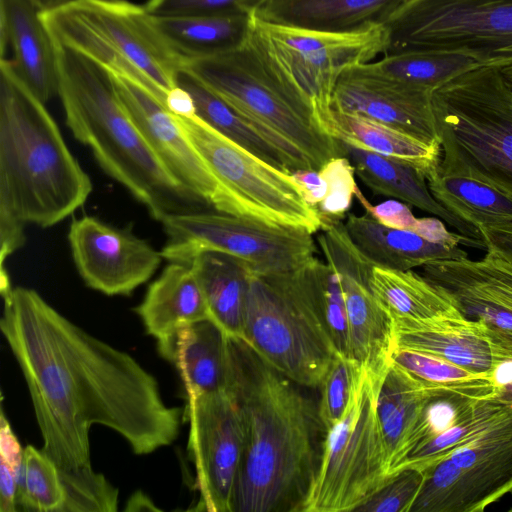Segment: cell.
Returning <instances> with one entry per match:
<instances>
[{
  "label": "cell",
  "instance_id": "obj_1",
  "mask_svg": "<svg viewBox=\"0 0 512 512\" xmlns=\"http://www.w3.org/2000/svg\"><path fill=\"white\" fill-rule=\"evenodd\" d=\"M1 331L26 380L43 439L59 471L91 467L89 432L108 427L144 455L179 433L155 377L132 356L61 315L35 290L1 292Z\"/></svg>",
  "mask_w": 512,
  "mask_h": 512
},
{
  "label": "cell",
  "instance_id": "obj_2",
  "mask_svg": "<svg viewBox=\"0 0 512 512\" xmlns=\"http://www.w3.org/2000/svg\"><path fill=\"white\" fill-rule=\"evenodd\" d=\"M225 389L244 436L232 512H303L328 433L310 388L227 336Z\"/></svg>",
  "mask_w": 512,
  "mask_h": 512
},
{
  "label": "cell",
  "instance_id": "obj_3",
  "mask_svg": "<svg viewBox=\"0 0 512 512\" xmlns=\"http://www.w3.org/2000/svg\"><path fill=\"white\" fill-rule=\"evenodd\" d=\"M92 182L53 117L23 83L9 58L0 61L1 264L25 243L27 224L53 226L80 208Z\"/></svg>",
  "mask_w": 512,
  "mask_h": 512
},
{
  "label": "cell",
  "instance_id": "obj_4",
  "mask_svg": "<svg viewBox=\"0 0 512 512\" xmlns=\"http://www.w3.org/2000/svg\"><path fill=\"white\" fill-rule=\"evenodd\" d=\"M54 45L66 125L105 173L159 222L171 214L208 208L160 161L120 100L110 72L77 51L56 41Z\"/></svg>",
  "mask_w": 512,
  "mask_h": 512
},
{
  "label": "cell",
  "instance_id": "obj_5",
  "mask_svg": "<svg viewBox=\"0 0 512 512\" xmlns=\"http://www.w3.org/2000/svg\"><path fill=\"white\" fill-rule=\"evenodd\" d=\"M182 70L234 111L297 147L314 170L342 156L313 103L276 68L252 25L239 44L188 60Z\"/></svg>",
  "mask_w": 512,
  "mask_h": 512
},
{
  "label": "cell",
  "instance_id": "obj_6",
  "mask_svg": "<svg viewBox=\"0 0 512 512\" xmlns=\"http://www.w3.org/2000/svg\"><path fill=\"white\" fill-rule=\"evenodd\" d=\"M441 149L438 173L485 182L512 198V85L479 66L432 92Z\"/></svg>",
  "mask_w": 512,
  "mask_h": 512
},
{
  "label": "cell",
  "instance_id": "obj_7",
  "mask_svg": "<svg viewBox=\"0 0 512 512\" xmlns=\"http://www.w3.org/2000/svg\"><path fill=\"white\" fill-rule=\"evenodd\" d=\"M41 17L54 41L137 83L166 107L184 60L165 41L144 5L78 0Z\"/></svg>",
  "mask_w": 512,
  "mask_h": 512
},
{
  "label": "cell",
  "instance_id": "obj_8",
  "mask_svg": "<svg viewBox=\"0 0 512 512\" xmlns=\"http://www.w3.org/2000/svg\"><path fill=\"white\" fill-rule=\"evenodd\" d=\"M309 263L286 273H250L245 342L293 381L319 389L339 353Z\"/></svg>",
  "mask_w": 512,
  "mask_h": 512
},
{
  "label": "cell",
  "instance_id": "obj_9",
  "mask_svg": "<svg viewBox=\"0 0 512 512\" xmlns=\"http://www.w3.org/2000/svg\"><path fill=\"white\" fill-rule=\"evenodd\" d=\"M383 23L384 54L453 53L480 66H512V0H406Z\"/></svg>",
  "mask_w": 512,
  "mask_h": 512
},
{
  "label": "cell",
  "instance_id": "obj_10",
  "mask_svg": "<svg viewBox=\"0 0 512 512\" xmlns=\"http://www.w3.org/2000/svg\"><path fill=\"white\" fill-rule=\"evenodd\" d=\"M167 241L161 249L169 262L191 263L201 253L222 252L243 261L252 274L297 270L316 257L312 233L221 211L199 210L166 216Z\"/></svg>",
  "mask_w": 512,
  "mask_h": 512
},
{
  "label": "cell",
  "instance_id": "obj_11",
  "mask_svg": "<svg viewBox=\"0 0 512 512\" xmlns=\"http://www.w3.org/2000/svg\"><path fill=\"white\" fill-rule=\"evenodd\" d=\"M381 381L363 367L345 417L327 433L303 512L354 511L387 480L388 462L377 414Z\"/></svg>",
  "mask_w": 512,
  "mask_h": 512
},
{
  "label": "cell",
  "instance_id": "obj_12",
  "mask_svg": "<svg viewBox=\"0 0 512 512\" xmlns=\"http://www.w3.org/2000/svg\"><path fill=\"white\" fill-rule=\"evenodd\" d=\"M175 116L220 183L229 214L302 228L312 234L321 230L317 210L304 201L290 174L251 154L199 117Z\"/></svg>",
  "mask_w": 512,
  "mask_h": 512
},
{
  "label": "cell",
  "instance_id": "obj_13",
  "mask_svg": "<svg viewBox=\"0 0 512 512\" xmlns=\"http://www.w3.org/2000/svg\"><path fill=\"white\" fill-rule=\"evenodd\" d=\"M251 25L276 68L313 103L324 129L341 74L387 48L384 23L332 32L269 23L251 13Z\"/></svg>",
  "mask_w": 512,
  "mask_h": 512
},
{
  "label": "cell",
  "instance_id": "obj_14",
  "mask_svg": "<svg viewBox=\"0 0 512 512\" xmlns=\"http://www.w3.org/2000/svg\"><path fill=\"white\" fill-rule=\"evenodd\" d=\"M424 473L409 512H482L512 493V410Z\"/></svg>",
  "mask_w": 512,
  "mask_h": 512
},
{
  "label": "cell",
  "instance_id": "obj_15",
  "mask_svg": "<svg viewBox=\"0 0 512 512\" xmlns=\"http://www.w3.org/2000/svg\"><path fill=\"white\" fill-rule=\"evenodd\" d=\"M320 231L318 245L337 270L343 288L351 358L383 379L396 345L393 320L370 287L374 265L354 245L342 220L324 221Z\"/></svg>",
  "mask_w": 512,
  "mask_h": 512
},
{
  "label": "cell",
  "instance_id": "obj_16",
  "mask_svg": "<svg viewBox=\"0 0 512 512\" xmlns=\"http://www.w3.org/2000/svg\"><path fill=\"white\" fill-rule=\"evenodd\" d=\"M188 448L196 470L200 510L232 512L244 436L226 389L187 398Z\"/></svg>",
  "mask_w": 512,
  "mask_h": 512
},
{
  "label": "cell",
  "instance_id": "obj_17",
  "mask_svg": "<svg viewBox=\"0 0 512 512\" xmlns=\"http://www.w3.org/2000/svg\"><path fill=\"white\" fill-rule=\"evenodd\" d=\"M68 241L85 284L110 296L129 295L151 278L163 259L130 230L87 215L71 222Z\"/></svg>",
  "mask_w": 512,
  "mask_h": 512
},
{
  "label": "cell",
  "instance_id": "obj_18",
  "mask_svg": "<svg viewBox=\"0 0 512 512\" xmlns=\"http://www.w3.org/2000/svg\"><path fill=\"white\" fill-rule=\"evenodd\" d=\"M432 92L387 75L369 62L341 74L332 93L331 108L365 116L423 142L439 144Z\"/></svg>",
  "mask_w": 512,
  "mask_h": 512
},
{
  "label": "cell",
  "instance_id": "obj_19",
  "mask_svg": "<svg viewBox=\"0 0 512 512\" xmlns=\"http://www.w3.org/2000/svg\"><path fill=\"white\" fill-rule=\"evenodd\" d=\"M110 74L124 107L168 171L213 210L228 213V201L220 183L183 132L176 116L137 83Z\"/></svg>",
  "mask_w": 512,
  "mask_h": 512
},
{
  "label": "cell",
  "instance_id": "obj_20",
  "mask_svg": "<svg viewBox=\"0 0 512 512\" xmlns=\"http://www.w3.org/2000/svg\"><path fill=\"white\" fill-rule=\"evenodd\" d=\"M1 57L6 47L15 72L43 103L58 96L54 41L33 0H0Z\"/></svg>",
  "mask_w": 512,
  "mask_h": 512
},
{
  "label": "cell",
  "instance_id": "obj_21",
  "mask_svg": "<svg viewBox=\"0 0 512 512\" xmlns=\"http://www.w3.org/2000/svg\"><path fill=\"white\" fill-rule=\"evenodd\" d=\"M392 320L396 348L430 354L475 372L497 374L501 367L482 320L467 316Z\"/></svg>",
  "mask_w": 512,
  "mask_h": 512
},
{
  "label": "cell",
  "instance_id": "obj_22",
  "mask_svg": "<svg viewBox=\"0 0 512 512\" xmlns=\"http://www.w3.org/2000/svg\"><path fill=\"white\" fill-rule=\"evenodd\" d=\"M476 397L466 390L422 380L391 362L383 377L377 414L384 439L388 470L397 459L427 407L435 400Z\"/></svg>",
  "mask_w": 512,
  "mask_h": 512
},
{
  "label": "cell",
  "instance_id": "obj_23",
  "mask_svg": "<svg viewBox=\"0 0 512 512\" xmlns=\"http://www.w3.org/2000/svg\"><path fill=\"white\" fill-rule=\"evenodd\" d=\"M177 84L192 96L197 117L251 154L287 174L313 169L297 147L234 111L185 71H180Z\"/></svg>",
  "mask_w": 512,
  "mask_h": 512
},
{
  "label": "cell",
  "instance_id": "obj_24",
  "mask_svg": "<svg viewBox=\"0 0 512 512\" xmlns=\"http://www.w3.org/2000/svg\"><path fill=\"white\" fill-rule=\"evenodd\" d=\"M338 143L341 155L349 159L355 174L375 194L392 197L432 214L463 236L483 240L478 229L456 217L434 198L425 175L417 167L341 140Z\"/></svg>",
  "mask_w": 512,
  "mask_h": 512
},
{
  "label": "cell",
  "instance_id": "obj_25",
  "mask_svg": "<svg viewBox=\"0 0 512 512\" xmlns=\"http://www.w3.org/2000/svg\"><path fill=\"white\" fill-rule=\"evenodd\" d=\"M157 346L178 370L187 398L225 389L227 336L213 321L184 326L157 340Z\"/></svg>",
  "mask_w": 512,
  "mask_h": 512
},
{
  "label": "cell",
  "instance_id": "obj_26",
  "mask_svg": "<svg viewBox=\"0 0 512 512\" xmlns=\"http://www.w3.org/2000/svg\"><path fill=\"white\" fill-rule=\"evenodd\" d=\"M406 0H259L250 10L274 24L342 32L383 23Z\"/></svg>",
  "mask_w": 512,
  "mask_h": 512
},
{
  "label": "cell",
  "instance_id": "obj_27",
  "mask_svg": "<svg viewBox=\"0 0 512 512\" xmlns=\"http://www.w3.org/2000/svg\"><path fill=\"white\" fill-rule=\"evenodd\" d=\"M354 245L374 266L410 270L434 261L459 260L466 250L430 242L410 230L386 227L369 213H349L344 222Z\"/></svg>",
  "mask_w": 512,
  "mask_h": 512
},
{
  "label": "cell",
  "instance_id": "obj_28",
  "mask_svg": "<svg viewBox=\"0 0 512 512\" xmlns=\"http://www.w3.org/2000/svg\"><path fill=\"white\" fill-rule=\"evenodd\" d=\"M156 340L202 320H210L199 280L190 263L170 262L135 309Z\"/></svg>",
  "mask_w": 512,
  "mask_h": 512
},
{
  "label": "cell",
  "instance_id": "obj_29",
  "mask_svg": "<svg viewBox=\"0 0 512 512\" xmlns=\"http://www.w3.org/2000/svg\"><path fill=\"white\" fill-rule=\"evenodd\" d=\"M150 15L155 27L184 63L239 44L249 33L251 26V13L237 7Z\"/></svg>",
  "mask_w": 512,
  "mask_h": 512
},
{
  "label": "cell",
  "instance_id": "obj_30",
  "mask_svg": "<svg viewBox=\"0 0 512 512\" xmlns=\"http://www.w3.org/2000/svg\"><path fill=\"white\" fill-rule=\"evenodd\" d=\"M204 293L210 320L228 337L245 341L250 270L240 259L208 251L190 263Z\"/></svg>",
  "mask_w": 512,
  "mask_h": 512
},
{
  "label": "cell",
  "instance_id": "obj_31",
  "mask_svg": "<svg viewBox=\"0 0 512 512\" xmlns=\"http://www.w3.org/2000/svg\"><path fill=\"white\" fill-rule=\"evenodd\" d=\"M326 131L335 139L417 167L430 179L438 173L441 149L365 116L331 108Z\"/></svg>",
  "mask_w": 512,
  "mask_h": 512
},
{
  "label": "cell",
  "instance_id": "obj_32",
  "mask_svg": "<svg viewBox=\"0 0 512 512\" xmlns=\"http://www.w3.org/2000/svg\"><path fill=\"white\" fill-rule=\"evenodd\" d=\"M370 287L391 318L428 320L466 316L446 288L412 269L395 270L374 266Z\"/></svg>",
  "mask_w": 512,
  "mask_h": 512
},
{
  "label": "cell",
  "instance_id": "obj_33",
  "mask_svg": "<svg viewBox=\"0 0 512 512\" xmlns=\"http://www.w3.org/2000/svg\"><path fill=\"white\" fill-rule=\"evenodd\" d=\"M511 409L492 397L459 401L448 425L428 441L411 449L388 473L413 468L424 470L476 438Z\"/></svg>",
  "mask_w": 512,
  "mask_h": 512
},
{
  "label": "cell",
  "instance_id": "obj_34",
  "mask_svg": "<svg viewBox=\"0 0 512 512\" xmlns=\"http://www.w3.org/2000/svg\"><path fill=\"white\" fill-rule=\"evenodd\" d=\"M427 182L444 208L478 230L481 226L512 223V198L485 182L440 173Z\"/></svg>",
  "mask_w": 512,
  "mask_h": 512
},
{
  "label": "cell",
  "instance_id": "obj_35",
  "mask_svg": "<svg viewBox=\"0 0 512 512\" xmlns=\"http://www.w3.org/2000/svg\"><path fill=\"white\" fill-rule=\"evenodd\" d=\"M371 63L387 75L430 90L480 66L465 55L424 51L383 54Z\"/></svg>",
  "mask_w": 512,
  "mask_h": 512
},
{
  "label": "cell",
  "instance_id": "obj_36",
  "mask_svg": "<svg viewBox=\"0 0 512 512\" xmlns=\"http://www.w3.org/2000/svg\"><path fill=\"white\" fill-rule=\"evenodd\" d=\"M392 361L422 380L461 388L476 397H492L499 384L497 374L471 371L410 349L395 348Z\"/></svg>",
  "mask_w": 512,
  "mask_h": 512
},
{
  "label": "cell",
  "instance_id": "obj_37",
  "mask_svg": "<svg viewBox=\"0 0 512 512\" xmlns=\"http://www.w3.org/2000/svg\"><path fill=\"white\" fill-rule=\"evenodd\" d=\"M64 502L65 491L56 464L42 450L26 446L18 505L33 511L61 512Z\"/></svg>",
  "mask_w": 512,
  "mask_h": 512
},
{
  "label": "cell",
  "instance_id": "obj_38",
  "mask_svg": "<svg viewBox=\"0 0 512 512\" xmlns=\"http://www.w3.org/2000/svg\"><path fill=\"white\" fill-rule=\"evenodd\" d=\"M309 267L334 345L339 355L351 358L348 312L339 274L327 259L315 257Z\"/></svg>",
  "mask_w": 512,
  "mask_h": 512
},
{
  "label": "cell",
  "instance_id": "obj_39",
  "mask_svg": "<svg viewBox=\"0 0 512 512\" xmlns=\"http://www.w3.org/2000/svg\"><path fill=\"white\" fill-rule=\"evenodd\" d=\"M65 491L61 512H113L118 508L119 491L92 467L59 471Z\"/></svg>",
  "mask_w": 512,
  "mask_h": 512
},
{
  "label": "cell",
  "instance_id": "obj_40",
  "mask_svg": "<svg viewBox=\"0 0 512 512\" xmlns=\"http://www.w3.org/2000/svg\"><path fill=\"white\" fill-rule=\"evenodd\" d=\"M363 367L354 359L338 355L319 390V414L327 430L335 428L345 417Z\"/></svg>",
  "mask_w": 512,
  "mask_h": 512
},
{
  "label": "cell",
  "instance_id": "obj_41",
  "mask_svg": "<svg viewBox=\"0 0 512 512\" xmlns=\"http://www.w3.org/2000/svg\"><path fill=\"white\" fill-rule=\"evenodd\" d=\"M327 184V194L316 207L321 221L342 220L357 190L355 169L345 156L328 160L319 170Z\"/></svg>",
  "mask_w": 512,
  "mask_h": 512
},
{
  "label": "cell",
  "instance_id": "obj_42",
  "mask_svg": "<svg viewBox=\"0 0 512 512\" xmlns=\"http://www.w3.org/2000/svg\"><path fill=\"white\" fill-rule=\"evenodd\" d=\"M424 470L407 468L387 480L355 512H409L424 481Z\"/></svg>",
  "mask_w": 512,
  "mask_h": 512
},
{
  "label": "cell",
  "instance_id": "obj_43",
  "mask_svg": "<svg viewBox=\"0 0 512 512\" xmlns=\"http://www.w3.org/2000/svg\"><path fill=\"white\" fill-rule=\"evenodd\" d=\"M453 270L477 283L512 296V260L488 247L483 257L445 260Z\"/></svg>",
  "mask_w": 512,
  "mask_h": 512
},
{
  "label": "cell",
  "instance_id": "obj_44",
  "mask_svg": "<svg viewBox=\"0 0 512 512\" xmlns=\"http://www.w3.org/2000/svg\"><path fill=\"white\" fill-rule=\"evenodd\" d=\"M259 0H147L144 5L150 14L171 15L241 8L249 11Z\"/></svg>",
  "mask_w": 512,
  "mask_h": 512
},
{
  "label": "cell",
  "instance_id": "obj_45",
  "mask_svg": "<svg viewBox=\"0 0 512 512\" xmlns=\"http://www.w3.org/2000/svg\"><path fill=\"white\" fill-rule=\"evenodd\" d=\"M355 197L375 220L382 225L401 230L413 231L417 219L412 213L409 205L397 199L387 200L377 205H372L357 188Z\"/></svg>",
  "mask_w": 512,
  "mask_h": 512
},
{
  "label": "cell",
  "instance_id": "obj_46",
  "mask_svg": "<svg viewBox=\"0 0 512 512\" xmlns=\"http://www.w3.org/2000/svg\"><path fill=\"white\" fill-rule=\"evenodd\" d=\"M0 461L5 462L12 469L19 481L20 489L23 475L24 449H22L3 410L0 416Z\"/></svg>",
  "mask_w": 512,
  "mask_h": 512
},
{
  "label": "cell",
  "instance_id": "obj_47",
  "mask_svg": "<svg viewBox=\"0 0 512 512\" xmlns=\"http://www.w3.org/2000/svg\"><path fill=\"white\" fill-rule=\"evenodd\" d=\"M290 175L297 185L304 201L310 207L316 209L324 200L328 189L319 171L314 169H298Z\"/></svg>",
  "mask_w": 512,
  "mask_h": 512
},
{
  "label": "cell",
  "instance_id": "obj_48",
  "mask_svg": "<svg viewBox=\"0 0 512 512\" xmlns=\"http://www.w3.org/2000/svg\"><path fill=\"white\" fill-rule=\"evenodd\" d=\"M483 325L485 336L499 364H512V330L497 328L484 321Z\"/></svg>",
  "mask_w": 512,
  "mask_h": 512
},
{
  "label": "cell",
  "instance_id": "obj_49",
  "mask_svg": "<svg viewBox=\"0 0 512 512\" xmlns=\"http://www.w3.org/2000/svg\"><path fill=\"white\" fill-rule=\"evenodd\" d=\"M19 481L12 469L0 461V512H15Z\"/></svg>",
  "mask_w": 512,
  "mask_h": 512
},
{
  "label": "cell",
  "instance_id": "obj_50",
  "mask_svg": "<svg viewBox=\"0 0 512 512\" xmlns=\"http://www.w3.org/2000/svg\"><path fill=\"white\" fill-rule=\"evenodd\" d=\"M166 107L170 112L178 116H196V108L192 96L178 84L169 91L166 98Z\"/></svg>",
  "mask_w": 512,
  "mask_h": 512
},
{
  "label": "cell",
  "instance_id": "obj_51",
  "mask_svg": "<svg viewBox=\"0 0 512 512\" xmlns=\"http://www.w3.org/2000/svg\"><path fill=\"white\" fill-rule=\"evenodd\" d=\"M125 511H159L153 501L142 491L135 492L127 501Z\"/></svg>",
  "mask_w": 512,
  "mask_h": 512
},
{
  "label": "cell",
  "instance_id": "obj_52",
  "mask_svg": "<svg viewBox=\"0 0 512 512\" xmlns=\"http://www.w3.org/2000/svg\"><path fill=\"white\" fill-rule=\"evenodd\" d=\"M492 398L512 410V378L500 382Z\"/></svg>",
  "mask_w": 512,
  "mask_h": 512
},
{
  "label": "cell",
  "instance_id": "obj_53",
  "mask_svg": "<svg viewBox=\"0 0 512 512\" xmlns=\"http://www.w3.org/2000/svg\"><path fill=\"white\" fill-rule=\"evenodd\" d=\"M76 1L78 0H34L41 13L62 8Z\"/></svg>",
  "mask_w": 512,
  "mask_h": 512
},
{
  "label": "cell",
  "instance_id": "obj_54",
  "mask_svg": "<svg viewBox=\"0 0 512 512\" xmlns=\"http://www.w3.org/2000/svg\"><path fill=\"white\" fill-rule=\"evenodd\" d=\"M501 71L507 81L512 85V66L503 68Z\"/></svg>",
  "mask_w": 512,
  "mask_h": 512
},
{
  "label": "cell",
  "instance_id": "obj_55",
  "mask_svg": "<svg viewBox=\"0 0 512 512\" xmlns=\"http://www.w3.org/2000/svg\"><path fill=\"white\" fill-rule=\"evenodd\" d=\"M510 511H512V509H510Z\"/></svg>",
  "mask_w": 512,
  "mask_h": 512
},
{
  "label": "cell",
  "instance_id": "obj_56",
  "mask_svg": "<svg viewBox=\"0 0 512 512\" xmlns=\"http://www.w3.org/2000/svg\"><path fill=\"white\" fill-rule=\"evenodd\" d=\"M34 1V0H33ZM35 3V2H34Z\"/></svg>",
  "mask_w": 512,
  "mask_h": 512
}]
</instances>
